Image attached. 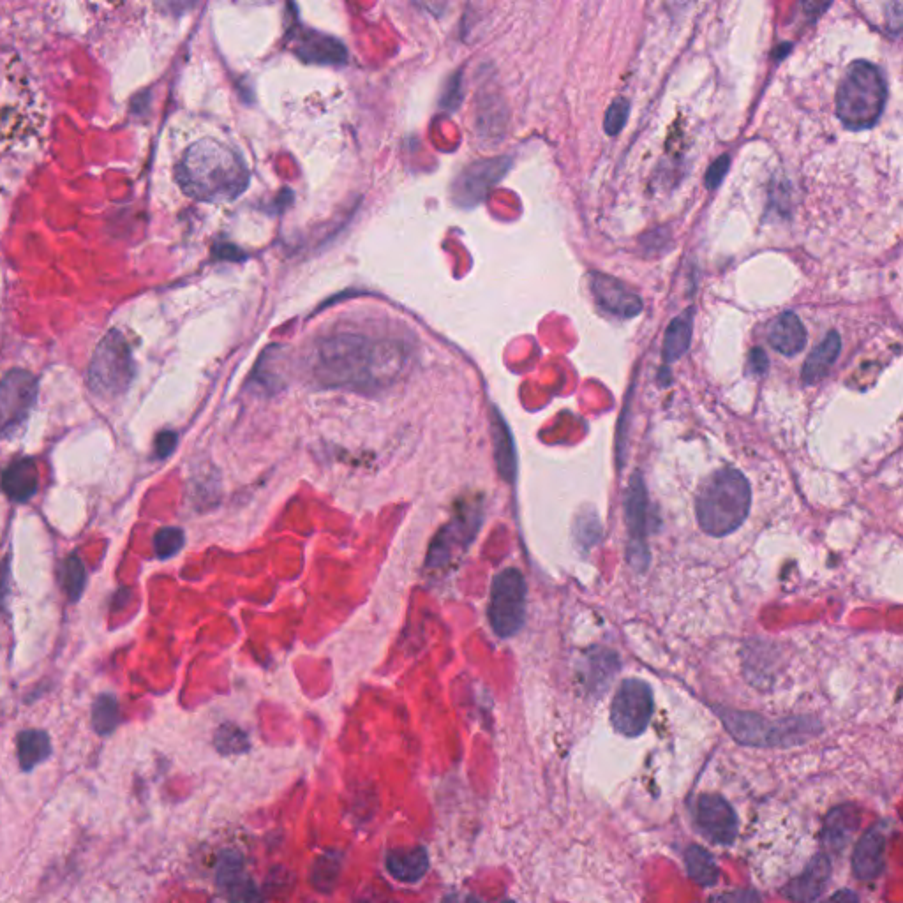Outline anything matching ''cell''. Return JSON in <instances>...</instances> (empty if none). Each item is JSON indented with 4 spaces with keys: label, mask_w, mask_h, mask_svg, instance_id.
I'll use <instances>...</instances> for the list:
<instances>
[{
    "label": "cell",
    "mask_w": 903,
    "mask_h": 903,
    "mask_svg": "<svg viewBox=\"0 0 903 903\" xmlns=\"http://www.w3.org/2000/svg\"><path fill=\"white\" fill-rule=\"evenodd\" d=\"M18 748V761L25 771L36 768L41 762H45L52 754V743L45 731L30 729L18 734L16 739Z\"/></svg>",
    "instance_id": "obj_26"
},
{
    "label": "cell",
    "mask_w": 903,
    "mask_h": 903,
    "mask_svg": "<svg viewBox=\"0 0 903 903\" xmlns=\"http://www.w3.org/2000/svg\"><path fill=\"white\" fill-rule=\"evenodd\" d=\"M508 168H510L508 157L482 159L473 165L466 166L454 180V186H452L454 202L463 209L477 207L478 203L484 202L489 191L505 177Z\"/></svg>",
    "instance_id": "obj_12"
},
{
    "label": "cell",
    "mask_w": 903,
    "mask_h": 903,
    "mask_svg": "<svg viewBox=\"0 0 903 903\" xmlns=\"http://www.w3.org/2000/svg\"><path fill=\"white\" fill-rule=\"evenodd\" d=\"M708 903H762V900L754 889H734L711 896Z\"/></svg>",
    "instance_id": "obj_34"
},
{
    "label": "cell",
    "mask_w": 903,
    "mask_h": 903,
    "mask_svg": "<svg viewBox=\"0 0 903 903\" xmlns=\"http://www.w3.org/2000/svg\"><path fill=\"white\" fill-rule=\"evenodd\" d=\"M694 309H687L685 313L674 318L671 325L665 330L664 339V360L667 364H672L676 360L681 359L692 343V332H694Z\"/></svg>",
    "instance_id": "obj_25"
},
{
    "label": "cell",
    "mask_w": 903,
    "mask_h": 903,
    "mask_svg": "<svg viewBox=\"0 0 903 903\" xmlns=\"http://www.w3.org/2000/svg\"><path fill=\"white\" fill-rule=\"evenodd\" d=\"M653 690L646 681L630 678L621 683L611 706V722L616 732L637 738L648 729L653 717Z\"/></svg>",
    "instance_id": "obj_8"
},
{
    "label": "cell",
    "mask_w": 903,
    "mask_h": 903,
    "mask_svg": "<svg viewBox=\"0 0 903 903\" xmlns=\"http://www.w3.org/2000/svg\"><path fill=\"white\" fill-rule=\"evenodd\" d=\"M695 822L702 835L717 845L734 844L738 835V817L731 803L720 794H702L695 803Z\"/></svg>",
    "instance_id": "obj_13"
},
{
    "label": "cell",
    "mask_w": 903,
    "mask_h": 903,
    "mask_svg": "<svg viewBox=\"0 0 903 903\" xmlns=\"http://www.w3.org/2000/svg\"><path fill=\"white\" fill-rule=\"evenodd\" d=\"M591 292L595 295L598 306L612 316L634 318L635 314L642 311L641 297L618 279L607 274L600 272L591 274Z\"/></svg>",
    "instance_id": "obj_15"
},
{
    "label": "cell",
    "mask_w": 903,
    "mask_h": 903,
    "mask_svg": "<svg viewBox=\"0 0 903 903\" xmlns=\"http://www.w3.org/2000/svg\"><path fill=\"white\" fill-rule=\"evenodd\" d=\"M36 397L38 380L25 369H13L0 380V436L27 418Z\"/></svg>",
    "instance_id": "obj_11"
},
{
    "label": "cell",
    "mask_w": 903,
    "mask_h": 903,
    "mask_svg": "<svg viewBox=\"0 0 903 903\" xmlns=\"http://www.w3.org/2000/svg\"><path fill=\"white\" fill-rule=\"evenodd\" d=\"M833 866L826 854L810 859L805 870L785 884L782 895L794 903H815L828 888Z\"/></svg>",
    "instance_id": "obj_17"
},
{
    "label": "cell",
    "mask_w": 903,
    "mask_h": 903,
    "mask_svg": "<svg viewBox=\"0 0 903 903\" xmlns=\"http://www.w3.org/2000/svg\"><path fill=\"white\" fill-rule=\"evenodd\" d=\"M766 369H768V357H766V353L761 348H755L750 353V359H748V371L752 374H757V376H761V374L766 373Z\"/></svg>",
    "instance_id": "obj_37"
},
{
    "label": "cell",
    "mask_w": 903,
    "mask_h": 903,
    "mask_svg": "<svg viewBox=\"0 0 903 903\" xmlns=\"http://www.w3.org/2000/svg\"><path fill=\"white\" fill-rule=\"evenodd\" d=\"M725 731L741 745L755 748H791L803 745L822 731L817 718L787 717L769 720L757 713L717 708Z\"/></svg>",
    "instance_id": "obj_4"
},
{
    "label": "cell",
    "mask_w": 903,
    "mask_h": 903,
    "mask_svg": "<svg viewBox=\"0 0 903 903\" xmlns=\"http://www.w3.org/2000/svg\"><path fill=\"white\" fill-rule=\"evenodd\" d=\"M293 52L309 64L341 66L348 60V50L339 39L318 30L299 29L293 36Z\"/></svg>",
    "instance_id": "obj_16"
},
{
    "label": "cell",
    "mask_w": 903,
    "mask_h": 903,
    "mask_svg": "<svg viewBox=\"0 0 903 903\" xmlns=\"http://www.w3.org/2000/svg\"><path fill=\"white\" fill-rule=\"evenodd\" d=\"M343 870V854L330 851L314 861L311 870V884L320 893H330L336 888L337 881Z\"/></svg>",
    "instance_id": "obj_28"
},
{
    "label": "cell",
    "mask_w": 903,
    "mask_h": 903,
    "mask_svg": "<svg viewBox=\"0 0 903 903\" xmlns=\"http://www.w3.org/2000/svg\"><path fill=\"white\" fill-rule=\"evenodd\" d=\"M628 115H630V103L627 99H616L612 101L609 110L605 113L604 127L607 135L616 136L621 129L627 124Z\"/></svg>",
    "instance_id": "obj_33"
},
{
    "label": "cell",
    "mask_w": 903,
    "mask_h": 903,
    "mask_svg": "<svg viewBox=\"0 0 903 903\" xmlns=\"http://www.w3.org/2000/svg\"><path fill=\"white\" fill-rule=\"evenodd\" d=\"M177 180L187 196L207 203L237 200L249 186L244 159L228 145L200 140L184 152Z\"/></svg>",
    "instance_id": "obj_2"
},
{
    "label": "cell",
    "mask_w": 903,
    "mask_h": 903,
    "mask_svg": "<svg viewBox=\"0 0 903 903\" xmlns=\"http://www.w3.org/2000/svg\"><path fill=\"white\" fill-rule=\"evenodd\" d=\"M478 526H480V510L475 505L461 508V512L434 537L429 545L427 554V567L438 570L447 567L452 561L461 556L464 549L475 538Z\"/></svg>",
    "instance_id": "obj_10"
},
{
    "label": "cell",
    "mask_w": 903,
    "mask_h": 903,
    "mask_svg": "<svg viewBox=\"0 0 903 903\" xmlns=\"http://www.w3.org/2000/svg\"><path fill=\"white\" fill-rule=\"evenodd\" d=\"M769 344L784 357H796L805 350V325L791 311L780 314L769 329Z\"/></svg>",
    "instance_id": "obj_20"
},
{
    "label": "cell",
    "mask_w": 903,
    "mask_h": 903,
    "mask_svg": "<svg viewBox=\"0 0 903 903\" xmlns=\"http://www.w3.org/2000/svg\"><path fill=\"white\" fill-rule=\"evenodd\" d=\"M216 747L224 755L242 754L249 747V741L246 732L240 731L237 725L226 724L217 731Z\"/></svg>",
    "instance_id": "obj_31"
},
{
    "label": "cell",
    "mask_w": 903,
    "mask_h": 903,
    "mask_svg": "<svg viewBox=\"0 0 903 903\" xmlns=\"http://www.w3.org/2000/svg\"><path fill=\"white\" fill-rule=\"evenodd\" d=\"M217 884L232 903H263L262 891L244 872V859L239 852H221L217 863Z\"/></svg>",
    "instance_id": "obj_14"
},
{
    "label": "cell",
    "mask_w": 903,
    "mask_h": 903,
    "mask_svg": "<svg viewBox=\"0 0 903 903\" xmlns=\"http://www.w3.org/2000/svg\"><path fill=\"white\" fill-rule=\"evenodd\" d=\"M526 597H528L526 581L517 568H505L494 577L491 600L487 607V616L494 634L507 639L523 628L526 618Z\"/></svg>",
    "instance_id": "obj_7"
},
{
    "label": "cell",
    "mask_w": 903,
    "mask_h": 903,
    "mask_svg": "<svg viewBox=\"0 0 903 903\" xmlns=\"http://www.w3.org/2000/svg\"><path fill=\"white\" fill-rule=\"evenodd\" d=\"M387 870L397 881H420L429 870V854L424 847L394 849L387 856Z\"/></svg>",
    "instance_id": "obj_22"
},
{
    "label": "cell",
    "mask_w": 903,
    "mask_h": 903,
    "mask_svg": "<svg viewBox=\"0 0 903 903\" xmlns=\"http://www.w3.org/2000/svg\"><path fill=\"white\" fill-rule=\"evenodd\" d=\"M888 85L881 69L866 60L852 62L836 92V115L849 129H868L881 117Z\"/></svg>",
    "instance_id": "obj_5"
},
{
    "label": "cell",
    "mask_w": 903,
    "mask_h": 903,
    "mask_svg": "<svg viewBox=\"0 0 903 903\" xmlns=\"http://www.w3.org/2000/svg\"><path fill=\"white\" fill-rule=\"evenodd\" d=\"M133 359L124 336L110 330L94 351L90 360L87 383L89 389L101 397H117L126 392L133 380Z\"/></svg>",
    "instance_id": "obj_6"
},
{
    "label": "cell",
    "mask_w": 903,
    "mask_h": 903,
    "mask_svg": "<svg viewBox=\"0 0 903 903\" xmlns=\"http://www.w3.org/2000/svg\"><path fill=\"white\" fill-rule=\"evenodd\" d=\"M119 720V702L115 699V695H99L96 702H94V706H92L94 731L101 734V736H108V734H112L115 731V727L119 725Z\"/></svg>",
    "instance_id": "obj_29"
},
{
    "label": "cell",
    "mask_w": 903,
    "mask_h": 903,
    "mask_svg": "<svg viewBox=\"0 0 903 903\" xmlns=\"http://www.w3.org/2000/svg\"><path fill=\"white\" fill-rule=\"evenodd\" d=\"M824 903H859V896L852 889H840Z\"/></svg>",
    "instance_id": "obj_38"
},
{
    "label": "cell",
    "mask_w": 903,
    "mask_h": 903,
    "mask_svg": "<svg viewBox=\"0 0 903 903\" xmlns=\"http://www.w3.org/2000/svg\"><path fill=\"white\" fill-rule=\"evenodd\" d=\"M752 507V489L747 477L734 468L711 473L695 501V514L709 537H727L743 526Z\"/></svg>",
    "instance_id": "obj_3"
},
{
    "label": "cell",
    "mask_w": 903,
    "mask_h": 903,
    "mask_svg": "<svg viewBox=\"0 0 903 903\" xmlns=\"http://www.w3.org/2000/svg\"><path fill=\"white\" fill-rule=\"evenodd\" d=\"M729 165H731V157L722 156L718 157L717 161L709 166L708 173L704 177V184H706L708 189H715V187L722 184V180H724L727 170H729Z\"/></svg>",
    "instance_id": "obj_35"
},
{
    "label": "cell",
    "mask_w": 903,
    "mask_h": 903,
    "mask_svg": "<svg viewBox=\"0 0 903 903\" xmlns=\"http://www.w3.org/2000/svg\"><path fill=\"white\" fill-rule=\"evenodd\" d=\"M886 868V836L877 828L868 829L852 852V872L861 881H874Z\"/></svg>",
    "instance_id": "obj_18"
},
{
    "label": "cell",
    "mask_w": 903,
    "mask_h": 903,
    "mask_svg": "<svg viewBox=\"0 0 903 903\" xmlns=\"http://www.w3.org/2000/svg\"><path fill=\"white\" fill-rule=\"evenodd\" d=\"M8 561H0V604L4 602L8 593Z\"/></svg>",
    "instance_id": "obj_39"
},
{
    "label": "cell",
    "mask_w": 903,
    "mask_h": 903,
    "mask_svg": "<svg viewBox=\"0 0 903 903\" xmlns=\"http://www.w3.org/2000/svg\"><path fill=\"white\" fill-rule=\"evenodd\" d=\"M861 812L858 806H836L829 812L824 828H822V842L833 851H842L851 836L858 831Z\"/></svg>",
    "instance_id": "obj_19"
},
{
    "label": "cell",
    "mask_w": 903,
    "mask_h": 903,
    "mask_svg": "<svg viewBox=\"0 0 903 903\" xmlns=\"http://www.w3.org/2000/svg\"><path fill=\"white\" fill-rule=\"evenodd\" d=\"M625 521L628 528V563L637 572H644L650 565L648 549V493L639 473L628 482L625 494Z\"/></svg>",
    "instance_id": "obj_9"
},
{
    "label": "cell",
    "mask_w": 903,
    "mask_h": 903,
    "mask_svg": "<svg viewBox=\"0 0 903 903\" xmlns=\"http://www.w3.org/2000/svg\"><path fill=\"white\" fill-rule=\"evenodd\" d=\"M685 866L688 877L702 888H711L720 879V868L717 861L701 845H690L685 852Z\"/></svg>",
    "instance_id": "obj_27"
},
{
    "label": "cell",
    "mask_w": 903,
    "mask_h": 903,
    "mask_svg": "<svg viewBox=\"0 0 903 903\" xmlns=\"http://www.w3.org/2000/svg\"><path fill=\"white\" fill-rule=\"evenodd\" d=\"M491 431H493L494 457H496L498 471L507 482H514L515 471H517L514 438H512L505 420L496 410L493 411V418H491Z\"/></svg>",
    "instance_id": "obj_24"
},
{
    "label": "cell",
    "mask_w": 903,
    "mask_h": 903,
    "mask_svg": "<svg viewBox=\"0 0 903 903\" xmlns=\"http://www.w3.org/2000/svg\"><path fill=\"white\" fill-rule=\"evenodd\" d=\"M184 545V531L179 528H163L156 533L154 537V551L157 558L168 560L175 554L179 553Z\"/></svg>",
    "instance_id": "obj_32"
},
{
    "label": "cell",
    "mask_w": 903,
    "mask_h": 903,
    "mask_svg": "<svg viewBox=\"0 0 903 903\" xmlns=\"http://www.w3.org/2000/svg\"><path fill=\"white\" fill-rule=\"evenodd\" d=\"M85 583H87L85 565L76 554H71L68 556V560L64 561V567H62V586L68 593L71 602L80 600L83 590H85Z\"/></svg>",
    "instance_id": "obj_30"
},
{
    "label": "cell",
    "mask_w": 903,
    "mask_h": 903,
    "mask_svg": "<svg viewBox=\"0 0 903 903\" xmlns=\"http://www.w3.org/2000/svg\"><path fill=\"white\" fill-rule=\"evenodd\" d=\"M840 351H842V339L838 336V332L831 330L828 336L824 337V341L808 355L805 366H803V373H801L803 383L815 385L817 381H821L835 364Z\"/></svg>",
    "instance_id": "obj_23"
},
{
    "label": "cell",
    "mask_w": 903,
    "mask_h": 903,
    "mask_svg": "<svg viewBox=\"0 0 903 903\" xmlns=\"http://www.w3.org/2000/svg\"><path fill=\"white\" fill-rule=\"evenodd\" d=\"M38 484V466L32 459L15 461L2 473V489L16 503L29 501L38 491Z\"/></svg>",
    "instance_id": "obj_21"
},
{
    "label": "cell",
    "mask_w": 903,
    "mask_h": 903,
    "mask_svg": "<svg viewBox=\"0 0 903 903\" xmlns=\"http://www.w3.org/2000/svg\"><path fill=\"white\" fill-rule=\"evenodd\" d=\"M177 434L172 433V431H163V433L157 434L156 438V454L159 459H165V457L170 456L175 447H177Z\"/></svg>",
    "instance_id": "obj_36"
},
{
    "label": "cell",
    "mask_w": 903,
    "mask_h": 903,
    "mask_svg": "<svg viewBox=\"0 0 903 903\" xmlns=\"http://www.w3.org/2000/svg\"><path fill=\"white\" fill-rule=\"evenodd\" d=\"M443 903H457V898L454 895L447 896V898L443 900Z\"/></svg>",
    "instance_id": "obj_40"
},
{
    "label": "cell",
    "mask_w": 903,
    "mask_h": 903,
    "mask_svg": "<svg viewBox=\"0 0 903 903\" xmlns=\"http://www.w3.org/2000/svg\"><path fill=\"white\" fill-rule=\"evenodd\" d=\"M403 343L359 332L323 337L311 355V373L325 389L376 392L387 389L403 373Z\"/></svg>",
    "instance_id": "obj_1"
},
{
    "label": "cell",
    "mask_w": 903,
    "mask_h": 903,
    "mask_svg": "<svg viewBox=\"0 0 903 903\" xmlns=\"http://www.w3.org/2000/svg\"><path fill=\"white\" fill-rule=\"evenodd\" d=\"M503 903H515V902H512V900H507V902H503Z\"/></svg>",
    "instance_id": "obj_42"
},
{
    "label": "cell",
    "mask_w": 903,
    "mask_h": 903,
    "mask_svg": "<svg viewBox=\"0 0 903 903\" xmlns=\"http://www.w3.org/2000/svg\"><path fill=\"white\" fill-rule=\"evenodd\" d=\"M466 903H482V902H478L477 898H468V900H466Z\"/></svg>",
    "instance_id": "obj_41"
}]
</instances>
